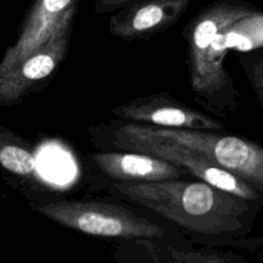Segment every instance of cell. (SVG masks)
I'll return each mask as SVG.
<instances>
[{"label":"cell","instance_id":"8fae6325","mask_svg":"<svg viewBox=\"0 0 263 263\" xmlns=\"http://www.w3.org/2000/svg\"><path fill=\"white\" fill-rule=\"evenodd\" d=\"M116 254L118 263H244L228 253L190 249L164 240H128Z\"/></svg>","mask_w":263,"mask_h":263},{"label":"cell","instance_id":"9c48e42d","mask_svg":"<svg viewBox=\"0 0 263 263\" xmlns=\"http://www.w3.org/2000/svg\"><path fill=\"white\" fill-rule=\"evenodd\" d=\"M192 0H139L117 10L108 30L126 41L149 40L177 22Z\"/></svg>","mask_w":263,"mask_h":263},{"label":"cell","instance_id":"7a4b0ae2","mask_svg":"<svg viewBox=\"0 0 263 263\" xmlns=\"http://www.w3.org/2000/svg\"><path fill=\"white\" fill-rule=\"evenodd\" d=\"M257 12L244 0H217L187 25V66L193 94L220 117L235 113L239 92L225 67L228 33L238 21Z\"/></svg>","mask_w":263,"mask_h":263},{"label":"cell","instance_id":"5b68a950","mask_svg":"<svg viewBox=\"0 0 263 263\" xmlns=\"http://www.w3.org/2000/svg\"><path fill=\"white\" fill-rule=\"evenodd\" d=\"M112 144L120 151L146 153L164 159L181 167L185 172L193 175L198 180L231 193L244 200L256 202L259 199V193L253 186L204 157L177 144L136 133L127 127L126 123L113 133Z\"/></svg>","mask_w":263,"mask_h":263},{"label":"cell","instance_id":"4fadbf2b","mask_svg":"<svg viewBox=\"0 0 263 263\" xmlns=\"http://www.w3.org/2000/svg\"><path fill=\"white\" fill-rule=\"evenodd\" d=\"M247 73L254 92L263 107V53H257L247 58Z\"/></svg>","mask_w":263,"mask_h":263},{"label":"cell","instance_id":"3957f363","mask_svg":"<svg viewBox=\"0 0 263 263\" xmlns=\"http://www.w3.org/2000/svg\"><path fill=\"white\" fill-rule=\"evenodd\" d=\"M33 210L49 220L90 236L121 240H164L167 230L130 210L98 200H59Z\"/></svg>","mask_w":263,"mask_h":263},{"label":"cell","instance_id":"277c9868","mask_svg":"<svg viewBox=\"0 0 263 263\" xmlns=\"http://www.w3.org/2000/svg\"><path fill=\"white\" fill-rule=\"evenodd\" d=\"M143 135L177 144L231 172L263 194V146L239 136L216 131L184 130L126 122Z\"/></svg>","mask_w":263,"mask_h":263},{"label":"cell","instance_id":"6da1fadb","mask_svg":"<svg viewBox=\"0 0 263 263\" xmlns=\"http://www.w3.org/2000/svg\"><path fill=\"white\" fill-rule=\"evenodd\" d=\"M113 190L193 235L230 239L247 231L251 202L202 180L116 182Z\"/></svg>","mask_w":263,"mask_h":263},{"label":"cell","instance_id":"52a82bcc","mask_svg":"<svg viewBox=\"0 0 263 263\" xmlns=\"http://www.w3.org/2000/svg\"><path fill=\"white\" fill-rule=\"evenodd\" d=\"M112 115L125 122L184 130L222 131L221 121L189 107L168 94L148 95L115 107Z\"/></svg>","mask_w":263,"mask_h":263},{"label":"cell","instance_id":"ba28073f","mask_svg":"<svg viewBox=\"0 0 263 263\" xmlns=\"http://www.w3.org/2000/svg\"><path fill=\"white\" fill-rule=\"evenodd\" d=\"M81 0H35L21 27L14 45L0 61V74L43 48L68 18L76 17Z\"/></svg>","mask_w":263,"mask_h":263},{"label":"cell","instance_id":"5bb4252c","mask_svg":"<svg viewBox=\"0 0 263 263\" xmlns=\"http://www.w3.org/2000/svg\"><path fill=\"white\" fill-rule=\"evenodd\" d=\"M136 2L139 0H97L94 4V12L98 14L116 12Z\"/></svg>","mask_w":263,"mask_h":263},{"label":"cell","instance_id":"7c38bea8","mask_svg":"<svg viewBox=\"0 0 263 263\" xmlns=\"http://www.w3.org/2000/svg\"><path fill=\"white\" fill-rule=\"evenodd\" d=\"M27 140L10 130L0 127V167L21 177H33L37 163Z\"/></svg>","mask_w":263,"mask_h":263},{"label":"cell","instance_id":"8992f818","mask_svg":"<svg viewBox=\"0 0 263 263\" xmlns=\"http://www.w3.org/2000/svg\"><path fill=\"white\" fill-rule=\"evenodd\" d=\"M74 17L68 18L53 37L10 71L0 74V105L22 102L32 87L49 79L64 61L71 41Z\"/></svg>","mask_w":263,"mask_h":263},{"label":"cell","instance_id":"30bf717a","mask_svg":"<svg viewBox=\"0 0 263 263\" xmlns=\"http://www.w3.org/2000/svg\"><path fill=\"white\" fill-rule=\"evenodd\" d=\"M102 174L117 182H149L179 179L185 174L181 167L146 153L100 152L91 156Z\"/></svg>","mask_w":263,"mask_h":263}]
</instances>
